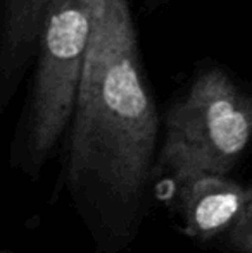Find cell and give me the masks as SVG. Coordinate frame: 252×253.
I'll return each mask as SVG.
<instances>
[{
    "instance_id": "6da1fadb",
    "label": "cell",
    "mask_w": 252,
    "mask_h": 253,
    "mask_svg": "<svg viewBox=\"0 0 252 253\" xmlns=\"http://www.w3.org/2000/svg\"><path fill=\"white\" fill-rule=\"evenodd\" d=\"M128 0H99L66 157L67 193L107 252L140 227L157 143Z\"/></svg>"
},
{
    "instance_id": "7a4b0ae2",
    "label": "cell",
    "mask_w": 252,
    "mask_h": 253,
    "mask_svg": "<svg viewBox=\"0 0 252 253\" xmlns=\"http://www.w3.org/2000/svg\"><path fill=\"white\" fill-rule=\"evenodd\" d=\"M251 143L252 98L223 71L209 69L169 110L159 164L175 181L230 174Z\"/></svg>"
},
{
    "instance_id": "3957f363",
    "label": "cell",
    "mask_w": 252,
    "mask_h": 253,
    "mask_svg": "<svg viewBox=\"0 0 252 253\" xmlns=\"http://www.w3.org/2000/svg\"><path fill=\"white\" fill-rule=\"evenodd\" d=\"M97 10L99 0H50L40 33V60L24 141L23 164L31 176L44 167L73 119Z\"/></svg>"
},
{
    "instance_id": "277c9868",
    "label": "cell",
    "mask_w": 252,
    "mask_h": 253,
    "mask_svg": "<svg viewBox=\"0 0 252 253\" xmlns=\"http://www.w3.org/2000/svg\"><path fill=\"white\" fill-rule=\"evenodd\" d=\"M176 184L183 233L192 240L207 243L226 236L239 222L247 202V186L230 174H194Z\"/></svg>"
},
{
    "instance_id": "5b68a950",
    "label": "cell",
    "mask_w": 252,
    "mask_h": 253,
    "mask_svg": "<svg viewBox=\"0 0 252 253\" xmlns=\"http://www.w3.org/2000/svg\"><path fill=\"white\" fill-rule=\"evenodd\" d=\"M49 5L50 0H7L0 55L5 74L16 71L40 40Z\"/></svg>"
},
{
    "instance_id": "8992f818",
    "label": "cell",
    "mask_w": 252,
    "mask_h": 253,
    "mask_svg": "<svg viewBox=\"0 0 252 253\" xmlns=\"http://www.w3.org/2000/svg\"><path fill=\"white\" fill-rule=\"evenodd\" d=\"M225 243L233 253H252V184L247 186V202L242 215L225 236Z\"/></svg>"
},
{
    "instance_id": "52a82bcc",
    "label": "cell",
    "mask_w": 252,
    "mask_h": 253,
    "mask_svg": "<svg viewBox=\"0 0 252 253\" xmlns=\"http://www.w3.org/2000/svg\"><path fill=\"white\" fill-rule=\"evenodd\" d=\"M2 253H12V252H9V250H2Z\"/></svg>"
}]
</instances>
